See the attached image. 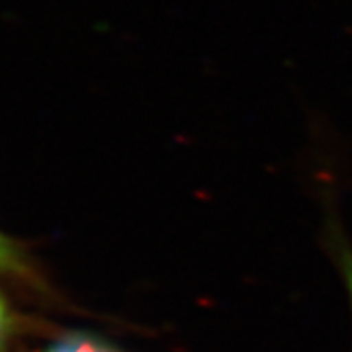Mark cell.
I'll use <instances>...</instances> for the list:
<instances>
[{"instance_id":"cell-1","label":"cell","mask_w":352,"mask_h":352,"mask_svg":"<svg viewBox=\"0 0 352 352\" xmlns=\"http://www.w3.org/2000/svg\"><path fill=\"white\" fill-rule=\"evenodd\" d=\"M50 352H112L106 349L102 342L90 339V337H67L57 342Z\"/></svg>"},{"instance_id":"cell-2","label":"cell","mask_w":352,"mask_h":352,"mask_svg":"<svg viewBox=\"0 0 352 352\" xmlns=\"http://www.w3.org/2000/svg\"><path fill=\"white\" fill-rule=\"evenodd\" d=\"M0 270L4 272H20L22 270V258L10 241L0 235Z\"/></svg>"},{"instance_id":"cell-3","label":"cell","mask_w":352,"mask_h":352,"mask_svg":"<svg viewBox=\"0 0 352 352\" xmlns=\"http://www.w3.org/2000/svg\"><path fill=\"white\" fill-rule=\"evenodd\" d=\"M10 339V317L6 311V303L0 298V352H4Z\"/></svg>"},{"instance_id":"cell-4","label":"cell","mask_w":352,"mask_h":352,"mask_svg":"<svg viewBox=\"0 0 352 352\" xmlns=\"http://www.w3.org/2000/svg\"><path fill=\"white\" fill-rule=\"evenodd\" d=\"M344 276H346V284H349V292H351V302H352V256H349L344 261Z\"/></svg>"}]
</instances>
